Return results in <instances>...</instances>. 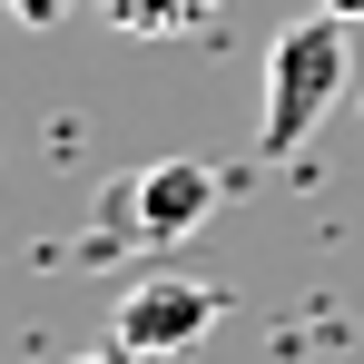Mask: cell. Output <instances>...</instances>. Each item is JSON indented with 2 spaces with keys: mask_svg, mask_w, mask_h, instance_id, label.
Masks as SVG:
<instances>
[{
  "mask_svg": "<svg viewBox=\"0 0 364 364\" xmlns=\"http://www.w3.org/2000/svg\"><path fill=\"white\" fill-rule=\"evenodd\" d=\"M335 99H345V20L305 10L266 40V158H296Z\"/></svg>",
  "mask_w": 364,
  "mask_h": 364,
  "instance_id": "6da1fadb",
  "label": "cell"
},
{
  "mask_svg": "<svg viewBox=\"0 0 364 364\" xmlns=\"http://www.w3.org/2000/svg\"><path fill=\"white\" fill-rule=\"evenodd\" d=\"M217 315H227V296L207 286V276H138L119 296V315H109V335H119L128 355H187V345H207L217 335Z\"/></svg>",
  "mask_w": 364,
  "mask_h": 364,
  "instance_id": "7a4b0ae2",
  "label": "cell"
},
{
  "mask_svg": "<svg viewBox=\"0 0 364 364\" xmlns=\"http://www.w3.org/2000/svg\"><path fill=\"white\" fill-rule=\"evenodd\" d=\"M119 197H128V227H138L148 246H178V237H197V227L217 217V168H197V158H158V168H138Z\"/></svg>",
  "mask_w": 364,
  "mask_h": 364,
  "instance_id": "3957f363",
  "label": "cell"
},
{
  "mask_svg": "<svg viewBox=\"0 0 364 364\" xmlns=\"http://www.w3.org/2000/svg\"><path fill=\"white\" fill-rule=\"evenodd\" d=\"M119 40H187V30H207L227 0H89Z\"/></svg>",
  "mask_w": 364,
  "mask_h": 364,
  "instance_id": "277c9868",
  "label": "cell"
},
{
  "mask_svg": "<svg viewBox=\"0 0 364 364\" xmlns=\"http://www.w3.org/2000/svg\"><path fill=\"white\" fill-rule=\"evenodd\" d=\"M79 0H0V20H20V30H60Z\"/></svg>",
  "mask_w": 364,
  "mask_h": 364,
  "instance_id": "5b68a950",
  "label": "cell"
},
{
  "mask_svg": "<svg viewBox=\"0 0 364 364\" xmlns=\"http://www.w3.org/2000/svg\"><path fill=\"white\" fill-rule=\"evenodd\" d=\"M69 364H148V355H128L119 335H109V345H99V355H69Z\"/></svg>",
  "mask_w": 364,
  "mask_h": 364,
  "instance_id": "8992f818",
  "label": "cell"
},
{
  "mask_svg": "<svg viewBox=\"0 0 364 364\" xmlns=\"http://www.w3.org/2000/svg\"><path fill=\"white\" fill-rule=\"evenodd\" d=\"M315 10H335V20H364V0H315Z\"/></svg>",
  "mask_w": 364,
  "mask_h": 364,
  "instance_id": "52a82bcc",
  "label": "cell"
}]
</instances>
